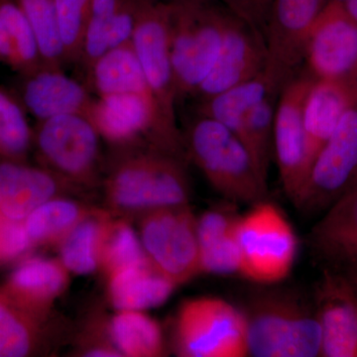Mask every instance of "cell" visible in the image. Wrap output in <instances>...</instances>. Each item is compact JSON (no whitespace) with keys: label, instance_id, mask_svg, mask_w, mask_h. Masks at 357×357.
Listing matches in <instances>:
<instances>
[{"label":"cell","instance_id":"9a60e30c","mask_svg":"<svg viewBox=\"0 0 357 357\" xmlns=\"http://www.w3.org/2000/svg\"><path fill=\"white\" fill-rule=\"evenodd\" d=\"M266 64L264 35L232 15L217 60L194 96L201 102L250 81Z\"/></svg>","mask_w":357,"mask_h":357},{"label":"cell","instance_id":"ee69618b","mask_svg":"<svg viewBox=\"0 0 357 357\" xmlns=\"http://www.w3.org/2000/svg\"><path fill=\"white\" fill-rule=\"evenodd\" d=\"M356 107H357V102H356Z\"/></svg>","mask_w":357,"mask_h":357},{"label":"cell","instance_id":"7a4b0ae2","mask_svg":"<svg viewBox=\"0 0 357 357\" xmlns=\"http://www.w3.org/2000/svg\"><path fill=\"white\" fill-rule=\"evenodd\" d=\"M249 356H321V332L314 299L294 288L262 285L241 309Z\"/></svg>","mask_w":357,"mask_h":357},{"label":"cell","instance_id":"d6a6232c","mask_svg":"<svg viewBox=\"0 0 357 357\" xmlns=\"http://www.w3.org/2000/svg\"><path fill=\"white\" fill-rule=\"evenodd\" d=\"M32 143L33 131L22 107L0 89V159L23 162Z\"/></svg>","mask_w":357,"mask_h":357},{"label":"cell","instance_id":"8fae6325","mask_svg":"<svg viewBox=\"0 0 357 357\" xmlns=\"http://www.w3.org/2000/svg\"><path fill=\"white\" fill-rule=\"evenodd\" d=\"M314 81L306 70H301L282 89L275 110L274 156L282 187L294 206L299 201L309 176L304 107Z\"/></svg>","mask_w":357,"mask_h":357},{"label":"cell","instance_id":"836d02e7","mask_svg":"<svg viewBox=\"0 0 357 357\" xmlns=\"http://www.w3.org/2000/svg\"><path fill=\"white\" fill-rule=\"evenodd\" d=\"M122 0H89L79 61L86 69L109 50V35Z\"/></svg>","mask_w":357,"mask_h":357},{"label":"cell","instance_id":"3957f363","mask_svg":"<svg viewBox=\"0 0 357 357\" xmlns=\"http://www.w3.org/2000/svg\"><path fill=\"white\" fill-rule=\"evenodd\" d=\"M185 158L191 160L225 201L255 204L266 199L268 184L248 148L227 126L197 117L183 134Z\"/></svg>","mask_w":357,"mask_h":357},{"label":"cell","instance_id":"7c38bea8","mask_svg":"<svg viewBox=\"0 0 357 357\" xmlns=\"http://www.w3.org/2000/svg\"><path fill=\"white\" fill-rule=\"evenodd\" d=\"M304 64L314 79L342 84L357 96V23L342 4L328 1L314 21Z\"/></svg>","mask_w":357,"mask_h":357},{"label":"cell","instance_id":"4316f807","mask_svg":"<svg viewBox=\"0 0 357 357\" xmlns=\"http://www.w3.org/2000/svg\"><path fill=\"white\" fill-rule=\"evenodd\" d=\"M112 213L91 208L58 246L60 260L70 273L89 275L100 268V250Z\"/></svg>","mask_w":357,"mask_h":357},{"label":"cell","instance_id":"ac0fdd59","mask_svg":"<svg viewBox=\"0 0 357 357\" xmlns=\"http://www.w3.org/2000/svg\"><path fill=\"white\" fill-rule=\"evenodd\" d=\"M70 189L50 171L23 162H0V215L23 222L38 206Z\"/></svg>","mask_w":357,"mask_h":357},{"label":"cell","instance_id":"d590c367","mask_svg":"<svg viewBox=\"0 0 357 357\" xmlns=\"http://www.w3.org/2000/svg\"><path fill=\"white\" fill-rule=\"evenodd\" d=\"M31 249L23 222L0 215V266L24 258Z\"/></svg>","mask_w":357,"mask_h":357},{"label":"cell","instance_id":"60d3db41","mask_svg":"<svg viewBox=\"0 0 357 357\" xmlns=\"http://www.w3.org/2000/svg\"><path fill=\"white\" fill-rule=\"evenodd\" d=\"M342 6L347 15L357 23V0H347Z\"/></svg>","mask_w":357,"mask_h":357},{"label":"cell","instance_id":"b9f144b4","mask_svg":"<svg viewBox=\"0 0 357 357\" xmlns=\"http://www.w3.org/2000/svg\"><path fill=\"white\" fill-rule=\"evenodd\" d=\"M154 2H165V3H211L217 0H150Z\"/></svg>","mask_w":357,"mask_h":357},{"label":"cell","instance_id":"44dd1931","mask_svg":"<svg viewBox=\"0 0 357 357\" xmlns=\"http://www.w3.org/2000/svg\"><path fill=\"white\" fill-rule=\"evenodd\" d=\"M357 96L342 84L316 79L304 107V129L309 173L314 159L335 130Z\"/></svg>","mask_w":357,"mask_h":357},{"label":"cell","instance_id":"5b68a950","mask_svg":"<svg viewBox=\"0 0 357 357\" xmlns=\"http://www.w3.org/2000/svg\"><path fill=\"white\" fill-rule=\"evenodd\" d=\"M239 275L259 285L285 280L297 258V234L285 213L266 199L251 206L237 225Z\"/></svg>","mask_w":357,"mask_h":357},{"label":"cell","instance_id":"e0dca14e","mask_svg":"<svg viewBox=\"0 0 357 357\" xmlns=\"http://www.w3.org/2000/svg\"><path fill=\"white\" fill-rule=\"evenodd\" d=\"M307 243L326 268L342 271L357 262V188L323 213L310 231Z\"/></svg>","mask_w":357,"mask_h":357},{"label":"cell","instance_id":"ffe728a7","mask_svg":"<svg viewBox=\"0 0 357 357\" xmlns=\"http://www.w3.org/2000/svg\"><path fill=\"white\" fill-rule=\"evenodd\" d=\"M223 203L197 218L202 274H239L237 204Z\"/></svg>","mask_w":357,"mask_h":357},{"label":"cell","instance_id":"d4e9b609","mask_svg":"<svg viewBox=\"0 0 357 357\" xmlns=\"http://www.w3.org/2000/svg\"><path fill=\"white\" fill-rule=\"evenodd\" d=\"M48 318L16 304L0 290V357H28L41 351Z\"/></svg>","mask_w":357,"mask_h":357},{"label":"cell","instance_id":"8d00e7d4","mask_svg":"<svg viewBox=\"0 0 357 357\" xmlns=\"http://www.w3.org/2000/svg\"><path fill=\"white\" fill-rule=\"evenodd\" d=\"M225 8L264 35L273 0H222ZM265 38V37H264Z\"/></svg>","mask_w":357,"mask_h":357},{"label":"cell","instance_id":"603a6c76","mask_svg":"<svg viewBox=\"0 0 357 357\" xmlns=\"http://www.w3.org/2000/svg\"><path fill=\"white\" fill-rule=\"evenodd\" d=\"M0 63L24 76L43 67L34 31L16 0H0Z\"/></svg>","mask_w":357,"mask_h":357},{"label":"cell","instance_id":"52a82bcc","mask_svg":"<svg viewBox=\"0 0 357 357\" xmlns=\"http://www.w3.org/2000/svg\"><path fill=\"white\" fill-rule=\"evenodd\" d=\"M170 3L141 0L131 43L153 96L162 130L180 156L185 159L183 133L178 128V102L169 43Z\"/></svg>","mask_w":357,"mask_h":357},{"label":"cell","instance_id":"ab89813d","mask_svg":"<svg viewBox=\"0 0 357 357\" xmlns=\"http://www.w3.org/2000/svg\"><path fill=\"white\" fill-rule=\"evenodd\" d=\"M342 271L347 275V278L351 281L352 287H354V292H356L357 297V262L352 263V264L345 267Z\"/></svg>","mask_w":357,"mask_h":357},{"label":"cell","instance_id":"f35d334b","mask_svg":"<svg viewBox=\"0 0 357 357\" xmlns=\"http://www.w3.org/2000/svg\"><path fill=\"white\" fill-rule=\"evenodd\" d=\"M91 332L84 333L79 345V354L83 356L114 357L121 356V352L110 337L109 325L95 326L89 328Z\"/></svg>","mask_w":357,"mask_h":357},{"label":"cell","instance_id":"5bb4252c","mask_svg":"<svg viewBox=\"0 0 357 357\" xmlns=\"http://www.w3.org/2000/svg\"><path fill=\"white\" fill-rule=\"evenodd\" d=\"M321 332V357H357V297L340 270L324 267L312 297Z\"/></svg>","mask_w":357,"mask_h":357},{"label":"cell","instance_id":"d6986e66","mask_svg":"<svg viewBox=\"0 0 357 357\" xmlns=\"http://www.w3.org/2000/svg\"><path fill=\"white\" fill-rule=\"evenodd\" d=\"M25 77L23 102L38 121L65 114L88 117L95 98L83 84L68 77L62 68L41 67Z\"/></svg>","mask_w":357,"mask_h":357},{"label":"cell","instance_id":"8992f818","mask_svg":"<svg viewBox=\"0 0 357 357\" xmlns=\"http://www.w3.org/2000/svg\"><path fill=\"white\" fill-rule=\"evenodd\" d=\"M173 349L181 357L249 356L243 311L222 298L185 300L174 321Z\"/></svg>","mask_w":357,"mask_h":357},{"label":"cell","instance_id":"f1b7e54d","mask_svg":"<svg viewBox=\"0 0 357 357\" xmlns=\"http://www.w3.org/2000/svg\"><path fill=\"white\" fill-rule=\"evenodd\" d=\"M109 330L121 356L160 357L165 354L161 326L145 311H117L109 321Z\"/></svg>","mask_w":357,"mask_h":357},{"label":"cell","instance_id":"83f0119b","mask_svg":"<svg viewBox=\"0 0 357 357\" xmlns=\"http://www.w3.org/2000/svg\"><path fill=\"white\" fill-rule=\"evenodd\" d=\"M281 91L264 70L250 81L199 102L198 115L215 119L236 134L249 110L269 93Z\"/></svg>","mask_w":357,"mask_h":357},{"label":"cell","instance_id":"4dcf8cb0","mask_svg":"<svg viewBox=\"0 0 357 357\" xmlns=\"http://www.w3.org/2000/svg\"><path fill=\"white\" fill-rule=\"evenodd\" d=\"M146 260L139 236L126 218L112 215L103 238L98 270L107 277L121 268Z\"/></svg>","mask_w":357,"mask_h":357},{"label":"cell","instance_id":"e575fe53","mask_svg":"<svg viewBox=\"0 0 357 357\" xmlns=\"http://www.w3.org/2000/svg\"><path fill=\"white\" fill-rule=\"evenodd\" d=\"M66 63L79 61L89 0H54Z\"/></svg>","mask_w":357,"mask_h":357},{"label":"cell","instance_id":"7402d4cb","mask_svg":"<svg viewBox=\"0 0 357 357\" xmlns=\"http://www.w3.org/2000/svg\"><path fill=\"white\" fill-rule=\"evenodd\" d=\"M107 279V295L117 311H146L161 306L177 288L149 260L121 268Z\"/></svg>","mask_w":357,"mask_h":357},{"label":"cell","instance_id":"9c48e42d","mask_svg":"<svg viewBox=\"0 0 357 357\" xmlns=\"http://www.w3.org/2000/svg\"><path fill=\"white\" fill-rule=\"evenodd\" d=\"M138 236L150 264L177 287L202 274L197 217L189 204L141 215Z\"/></svg>","mask_w":357,"mask_h":357},{"label":"cell","instance_id":"30bf717a","mask_svg":"<svg viewBox=\"0 0 357 357\" xmlns=\"http://www.w3.org/2000/svg\"><path fill=\"white\" fill-rule=\"evenodd\" d=\"M357 188V107L351 105L319 152L296 208L306 215L324 213Z\"/></svg>","mask_w":357,"mask_h":357},{"label":"cell","instance_id":"74e56055","mask_svg":"<svg viewBox=\"0 0 357 357\" xmlns=\"http://www.w3.org/2000/svg\"><path fill=\"white\" fill-rule=\"evenodd\" d=\"M141 0H122L109 35V49L129 43L132 39Z\"/></svg>","mask_w":357,"mask_h":357},{"label":"cell","instance_id":"cb8c5ba5","mask_svg":"<svg viewBox=\"0 0 357 357\" xmlns=\"http://www.w3.org/2000/svg\"><path fill=\"white\" fill-rule=\"evenodd\" d=\"M89 72L98 96L117 93L152 96L131 42L105 52L93 63Z\"/></svg>","mask_w":357,"mask_h":357},{"label":"cell","instance_id":"4fadbf2b","mask_svg":"<svg viewBox=\"0 0 357 357\" xmlns=\"http://www.w3.org/2000/svg\"><path fill=\"white\" fill-rule=\"evenodd\" d=\"M328 0H273L264 37L265 73L283 89L304 66L305 49L312 26Z\"/></svg>","mask_w":357,"mask_h":357},{"label":"cell","instance_id":"7bdbcfd3","mask_svg":"<svg viewBox=\"0 0 357 357\" xmlns=\"http://www.w3.org/2000/svg\"><path fill=\"white\" fill-rule=\"evenodd\" d=\"M328 1H335L337 2V3H344V1H347V0H328Z\"/></svg>","mask_w":357,"mask_h":357},{"label":"cell","instance_id":"6da1fadb","mask_svg":"<svg viewBox=\"0 0 357 357\" xmlns=\"http://www.w3.org/2000/svg\"><path fill=\"white\" fill-rule=\"evenodd\" d=\"M103 181L109 211L117 217L141 215L190 203L184 159L148 145L121 147Z\"/></svg>","mask_w":357,"mask_h":357},{"label":"cell","instance_id":"2e32d148","mask_svg":"<svg viewBox=\"0 0 357 357\" xmlns=\"http://www.w3.org/2000/svg\"><path fill=\"white\" fill-rule=\"evenodd\" d=\"M70 274L60 258L24 257L0 290L27 311L49 318L56 300L69 286Z\"/></svg>","mask_w":357,"mask_h":357},{"label":"cell","instance_id":"484cf974","mask_svg":"<svg viewBox=\"0 0 357 357\" xmlns=\"http://www.w3.org/2000/svg\"><path fill=\"white\" fill-rule=\"evenodd\" d=\"M91 210L79 202L62 196L45 202L23 222L32 248H58Z\"/></svg>","mask_w":357,"mask_h":357},{"label":"cell","instance_id":"1f68e13d","mask_svg":"<svg viewBox=\"0 0 357 357\" xmlns=\"http://www.w3.org/2000/svg\"><path fill=\"white\" fill-rule=\"evenodd\" d=\"M31 25L43 67L62 68L64 47L59 33L54 0H16Z\"/></svg>","mask_w":357,"mask_h":357},{"label":"cell","instance_id":"ba28073f","mask_svg":"<svg viewBox=\"0 0 357 357\" xmlns=\"http://www.w3.org/2000/svg\"><path fill=\"white\" fill-rule=\"evenodd\" d=\"M100 133L88 117L65 114L39 121L33 143L42 168L68 187H93L100 180Z\"/></svg>","mask_w":357,"mask_h":357},{"label":"cell","instance_id":"f546056e","mask_svg":"<svg viewBox=\"0 0 357 357\" xmlns=\"http://www.w3.org/2000/svg\"><path fill=\"white\" fill-rule=\"evenodd\" d=\"M281 91L269 93L244 115L236 135L248 148L260 177L265 183L273 152L275 110ZM268 184V183H267Z\"/></svg>","mask_w":357,"mask_h":357},{"label":"cell","instance_id":"277c9868","mask_svg":"<svg viewBox=\"0 0 357 357\" xmlns=\"http://www.w3.org/2000/svg\"><path fill=\"white\" fill-rule=\"evenodd\" d=\"M234 14L211 3H170L169 43L178 102L194 96L217 60Z\"/></svg>","mask_w":357,"mask_h":357}]
</instances>
